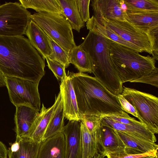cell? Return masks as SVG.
<instances>
[{
	"mask_svg": "<svg viewBox=\"0 0 158 158\" xmlns=\"http://www.w3.org/2000/svg\"><path fill=\"white\" fill-rule=\"evenodd\" d=\"M45 60L23 36L0 35V71L39 83L45 75Z\"/></svg>",
	"mask_w": 158,
	"mask_h": 158,
	"instance_id": "6da1fadb",
	"label": "cell"
},
{
	"mask_svg": "<svg viewBox=\"0 0 158 158\" xmlns=\"http://www.w3.org/2000/svg\"><path fill=\"white\" fill-rule=\"evenodd\" d=\"M68 73L71 79L80 115L129 116L122 109L117 96L95 77L80 72Z\"/></svg>",
	"mask_w": 158,
	"mask_h": 158,
	"instance_id": "7a4b0ae2",
	"label": "cell"
},
{
	"mask_svg": "<svg viewBox=\"0 0 158 158\" xmlns=\"http://www.w3.org/2000/svg\"><path fill=\"white\" fill-rule=\"evenodd\" d=\"M90 60L92 73L95 77L111 93L121 94L123 84L112 64L109 50V39L99 33L89 30L80 44Z\"/></svg>",
	"mask_w": 158,
	"mask_h": 158,
	"instance_id": "3957f363",
	"label": "cell"
},
{
	"mask_svg": "<svg viewBox=\"0 0 158 158\" xmlns=\"http://www.w3.org/2000/svg\"><path fill=\"white\" fill-rule=\"evenodd\" d=\"M109 50L112 66L123 84L139 78L156 67V61L152 57L142 55L109 39Z\"/></svg>",
	"mask_w": 158,
	"mask_h": 158,
	"instance_id": "277c9868",
	"label": "cell"
},
{
	"mask_svg": "<svg viewBox=\"0 0 158 158\" xmlns=\"http://www.w3.org/2000/svg\"><path fill=\"white\" fill-rule=\"evenodd\" d=\"M31 18L67 52L77 46L73 29L63 15L40 12L31 15Z\"/></svg>",
	"mask_w": 158,
	"mask_h": 158,
	"instance_id": "5b68a950",
	"label": "cell"
},
{
	"mask_svg": "<svg viewBox=\"0 0 158 158\" xmlns=\"http://www.w3.org/2000/svg\"><path fill=\"white\" fill-rule=\"evenodd\" d=\"M135 109L138 119L152 133H158V98L152 94L123 86L121 94Z\"/></svg>",
	"mask_w": 158,
	"mask_h": 158,
	"instance_id": "8992f818",
	"label": "cell"
},
{
	"mask_svg": "<svg viewBox=\"0 0 158 158\" xmlns=\"http://www.w3.org/2000/svg\"><path fill=\"white\" fill-rule=\"evenodd\" d=\"M31 13L17 2L0 5V35L15 36L25 34Z\"/></svg>",
	"mask_w": 158,
	"mask_h": 158,
	"instance_id": "52a82bcc",
	"label": "cell"
},
{
	"mask_svg": "<svg viewBox=\"0 0 158 158\" xmlns=\"http://www.w3.org/2000/svg\"><path fill=\"white\" fill-rule=\"evenodd\" d=\"M96 20L100 24L110 28L124 40L134 44L142 52L152 55L155 42L158 41V36L153 37L136 28L126 20L105 19Z\"/></svg>",
	"mask_w": 158,
	"mask_h": 158,
	"instance_id": "ba28073f",
	"label": "cell"
},
{
	"mask_svg": "<svg viewBox=\"0 0 158 158\" xmlns=\"http://www.w3.org/2000/svg\"><path fill=\"white\" fill-rule=\"evenodd\" d=\"M5 82L10 101L15 107L27 106L40 112L41 101L39 83L10 77H5Z\"/></svg>",
	"mask_w": 158,
	"mask_h": 158,
	"instance_id": "9c48e42d",
	"label": "cell"
},
{
	"mask_svg": "<svg viewBox=\"0 0 158 158\" xmlns=\"http://www.w3.org/2000/svg\"><path fill=\"white\" fill-rule=\"evenodd\" d=\"M96 20L102 19L126 21L127 8L123 0H91Z\"/></svg>",
	"mask_w": 158,
	"mask_h": 158,
	"instance_id": "30bf717a",
	"label": "cell"
},
{
	"mask_svg": "<svg viewBox=\"0 0 158 158\" xmlns=\"http://www.w3.org/2000/svg\"><path fill=\"white\" fill-rule=\"evenodd\" d=\"M96 136L98 153L105 156L108 154L126 153L125 145L114 129L100 123Z\"/></svg>",
	"mask_w": 158,
	"mask_h": 158,
	"instance_id": "8fae6325",
	"label": "cell"
},
{
	"mask_svg": "<svg viewBox=\"0 0 158 158\" xmlns=\"http://www.w3.org/2000/svg\"><path fill=\"white\" fill-rule=\"evenodd\" d=\"M62 133L65 138L64 158H82L81 121H69Z\"/></svg>",
	"mask_w": 158,
	"mask_h": 158,
	"instance_id": "7c38bea8",
	"label": "cell"
},
{
	"mask_svg": "<svg viewBox=\"0 0 158 158\" xmlns=\"http://www.w3.org/2000/svg\"><path fill=\"white\" fill-rule=\"evenodd\" d=\"M61 99V95L60 91L57 96H55L54 103L51 107L46 108L42 103L40 110L29 131L27 138L40 143L43 141L48 124Z\"/></svg>",
	"mask_w": 158,
	"mask_h": 158,
	"instance_id": "4fadbf2b",
	"label": "cell"
},
{
	"mask_svg": "<svg viewBox=\"0 0 158 158\" xmlns=\"http://www.w3.org/2000/svg\"><path fill=\"white\" fill-rule=\"evenodd\" d=\"M63 100L64 117L69 121H80L76 97L70 77L66 75L60 86Z\"/></svg>",
	"mask_w": 158,
	"mask_h": 158,
	"instance_id": "5bb4252c",
	"label": "cell"
},
{
	"mask_svg": "<svg viewBox=\"0 0 158 158\" xmlns=\"http://www.w3.org/2000/svg\"><path fill=\"white\" fill-rule=\"evenodd\" d=\"M100 117L101 126H108L115 130L152 143H155L156 141L155 134L143 123L138 125L126 124L105 116Z\"/></svg>",
	"mask_w": 158,
	"mask_h": 158,
	"instance_id": "9a60e30c",
	"label": "cell"
},
{
	"mask_svg": "<svg viewBox=\"0 0 158 158\" xmlns=\"http://www.w3.org/2000/svg\"><path fill=\"white\" fill-rule=\"evenodd\" d=\"M16 108L14 118L16 138H27L29 131L40 112L26 106H19Z\"/></svg>",
	"mask_w": 158,
	"mask_h": 158,
	"instance_id": "2e32d148",
	"label": "cell"
},
{
	"mask_svg": "<svg viewBox=\"0 0 158 158\" xmlns=\"http://www.w3.org/2000/svg\"><path fill=\"white\" fill-rule=\"evenodd\" d=\"M41 143L29 138H16L15 142L8 149V157L37 158Z\"/></svg>",
	"mask_w": 158,
	"mask_h": 158,
	"instance_id": "e0dca14e",
	"label": "cell"
},
{
	"mask_svg": "<svg viewBox=\"0 0 158 158\" xmlns=\"http://www.w3.org/2000/svg\"><path fill=\"white\" fill-rule=\"evenodd\" d=\"M126 20L136 28L150 34L158 31V12H126Z\"/></svg>",
	"mask_w": 158,
	"mask_h": 158,
	"instance_id": "ac0fdd59",
	"label": "cell"
},
{
	"mask_svg": "<svg viewBox=\"0 0 158 158\" xmlns=\"http://www.w3.org/2000/svg\"><path fill=\"white\" fill-rule=\"evenodd\" d=\"M25 34L32 46L45 60L50 53L47 35L40 27L32 19L30 21Z\"/></svg>",
	"mask_w": 158,
	"mask_h": 158,
	"instance_id": "d6986e66",
	"label": "cell"
},
{
	"mask_svg": "<svg viewBox=\"0 0 158 158\" xmlns=\"http://www.w3.org/2000/svg\"><path fill=\"white\" fill-rule=\"evenodd\" d=\"M65 138L62 132L42 141L37 158H64Z\"/></svg>",
	"mask_w": 158,
	"mask_h": 158,
	"instance_id": "ffe728a7",
	"label": "cell"
},
{
	"mask_svg": "<svg viewBox=\"0 0 158 158\" xmlns=\"http://www.w3.org/2000/svg\"><path fill=\"white\" fill-rule=\"evenodd\" d=\"M67 20L73 29L78 32L85 25L79 13L76 0H57Z\"/></svg>",
	"mask_w": 158,
	"mask_h": 158,
	"instance_id": "44dd1931",
	"label": "cell"
},
{
	"mask_svg": "<svg viewBox=\"0 0 158 158\" xmlns=\"http://www.w3.org/2000/svg\"><path fill=\"white\" fill-rule=\"evenodd\" d=\"M87 29L99 33L102 35L122 45L135 50L139 52L141 51L134 44L126 41L110 28L98 23L93 15L86 22Z\"/></svg>",
	"mask_w": 158,
	"mask_h": 158,
	"instance_id": "7402d4cb",
	"label": "cell"
},
{
	"mask_svg": "<svg viewBox=\"0 0 158 158\" xmlns=\"http://www.w3.org/2000/svg\"><path fill=\"white\" fill-rule=\"evenodd\" d=\"M115 131L124 143L125 147L140 151L143 153L158 150V145L155 143L148 141L122 132Z\"/></svg>",
	"mask_w": 158,
	"mask_h": 158,
	"instance_id": "603a6c76",
	"label": "cell"
},
{
	"mask_svg": "<svg viewBox=\"0 0 158 158\" xmlns=\"http://www.w3.org/2000/svg\"><path fill=\"white\" fill-rule=\"evenodd\" d=\"M25 9H32L38 13L46 12L63 15L57 0H19Z\"/></svg>",
	"mask_w": 158,
	"mask_h": 158,
	"instance_id": "cb8c5ba5",
	"label": "cell"
},
{
	"mask_svg": "<svg viewBox=\"0 0 158 158\" xmlns=\"http://www.w3.org/2000/svg\"><path fill=\"white\" fill-rule=\"evenodd\" d=\"M64 107L61 97L60 102L53 113L46 128L43 141L62 132L64 126Z\"/></svg>",
	"mask_w": 158,
	"mask_h": 158,
	"instance_id": "d4e9b609",
	"label": "cell"
},
{
	"mask_svg": "<svg viewBox=\"0 0 158 158\" xmlns=\"http://www.w3.org/2000/svg\"><path fill=\"white\" fill-rule=\"evenodd\" d=\"M70 63L81 73H92L91 63L85 51L80 45L76 46L69 53Z\"/></svg>",
	"mask_w": 158,
	"mask_h": 158,
	"instance_id": "484cf974",
	"label": "cell"
},
{
	"mask_svg": "<svg viewBox=\"0 0 158 158\" xmlns=\"http://www.w3.org/2000/svg\"><path fill=\"white\" fill-rule=\"evenodd\" d=\"M96 132L91 134L81 121L82 158H92L98 153Z\"/></svg>",
	"mask_w": 158,
	"mask_h": 158,
	"instance_id": "4316f807",
	"label": "cell"
},
{
	"mask_svg": "<svg viewBox=\"0 0 158 158\" xmlns=\"http://www.w3.org/2000/svg\"><path fill=\"white\" fill-rule=\"evenodd\" d=\"M127 11L133 13L158 12V0H123Z\"/></svg>",
	"mask_w": 158,
	"mask_h": 158,
	"instance_id": "83f0119b",
	"label": "cell"
},
{
	"mask_svg": "<svg viewBox=\"0 0 158 158\" xmlns=\"http://www.w3.org/2000/svg\"><path fill=\"white\" fill-rule=\"evenodd\" d=\"M47 35L50 49V53L48 57L61 64L65 68H68L70 64L69 53L48 35Z\"/></svg>",
	"mask_w": 158,
	"mask_h": 158,
	"instance_id": "f1b7e54d",
	"label": "cell"
},
{
	"mask_svg": "<svg viewBox=\"0 0 158 158\" xmlns=\"http://www.w3.org/2000/svg\"><path fill=\"white\" fill-rule=\"evenodd\" d=\"M80 121L92 134L95 133L100 125V117L91 115H80Z\"/></svg>",
	"mask_w": 158,
	"mask_h": 158,
	"instance_id": "f546056e",
	"label": "cell"
},
{
	"mask_svg": "<svg viewBox=\"0 0 158 158\" xmlns=\"http://www.w3.org/2000/svg\"><path fill=\"white\" fill-rule=\"evenodd\" d=\"M45 59L49 69L52 71L57 79L61 81L66 75L65 66L48 57L46 58Z\"/></svg>",
	"mask_w": 158,
	"mask_h": 158,
	"instance_id": "4dcf8cb0",
	"label": "cell"
},
{
	"mask_svg": "<svg viewBox=\"0 0 158 158\" xmlns=\"http://www.w3.org/2000/svg\"><path fill=\"white\" fill-rule=\"evenodd\" d=\"M130 82L144 83L158 87V69L156 67L155 69L150 73L139 78L131 81Z\"/></svg>",
	"mask_w": 158,
	"mask_h": 158,
	"instance_id": "1f68e13d",
	"label": "cell"
},
{
	"mask_svg": "<svg viewBox=\"0 0 158 158\" xmlns=\"http://www.w3.org/2000/svg\"><path fill=\"white\" fill-rule=\"evenodd\" d=\"M90 0H76L79 13L83 21L86 22L89 19V10Z\"/></svg>",
	"mask_w": 158,
	"mask_h": 158,
	"instance_id": "d6a6232c",
	"label": "cell"
},
{
	"mask_svg": "<svg viewBox=\"0 0 158 158\" xmlns=\"http://www.w3.org/2000/svg\"><path fill=\"white\" fill-rule=\"evenodd\" d=\"M151 156L155 158H158L157 150L143 154L134 155H128L125 153H111L106 155L107 158H138L143 156Z\"/></svg>",
	"mask_w": 158,
	"mask_h": 158,
	"instance_id": "836d02e7",
	"label": "cell"
},
{
	"mask_svg": "<svg viewBox=\"0 0 158 158\" xmlns=\"http://www.w3.org/2000/svg\"><path fill=\"white\" fill-rule=\"evenodd\" d=\"M117 96L123 111L131 114L138 118L137 114L134 107L121 94Z\"/></svg>",
	"mask_w": 158,
	"mask_h": 158,
	"instance_id": "e575fe53",
	"label": "cell"
},
{
	"mask_svg": "<svg viewBox=\"0 0 158 158\" xmlns=\"http://www.w3.org/2000/svg\"><path fill=\"white\" fill-rule=\"evenodd\" d=\"M104 116L126 124L138 125L142 123L140 121L136 120L134 118L131 117L129 115L127 117H122L116 115H109Z\"/></svg>",
	"mask_w": 158,
	"mask_h": 158,
	"instance_id": "d590c367",
	"label": "cell"
},
{
	"mask_svg": "<svg viewBox=\"0 0 158 158\" xmlns=\"http://www.w3.org/2000/svg\"><path fill=\"white\" fill-rule=\"evenodd\" d=\"M8 149L5 145L0 141V158H7Z\"/></svg>",
	"mask_w": 158,
	"mask_h": 158,
	"instance_id": "8d00e7d4",
	"label": "cell"
},
{
	"mask_svg": "<svg viewBox=\"0 0 158 158\" xmlns=\"http://www.w3.org/2000/svg\"><path fill=\"white\" fill-rule=\"evenodd\" d=\"M6 86L5 77L0 71V87Z\"/></svg>",
	"mask_w": 158,
	"mask_h": 158,
	"instance_id": "74e56055",
	"label": "cell"
},
{
	"mask_svg": "<svg viewBox=\"0 0 158 158\" xmlns=\"http://www.w3.org/2000/svg\"><path fill=\"white\" fill-rule=\"evenodd\" d=\"M105 157L103 155L98 153L96 154L92 158H104Z\"/></svg>",
	"mask_w": 158,
	"mask_h": 158,
	"instance_id": "f35d334b",
	"label": "cell"
},
{
	"mask_svg": "<svg viewBox=\"0 0 158 158\" xmlns=\"http://www.w3.org/2000/svg\"><path fill=\"white\" fill-rule=\"evenodd\" d=\"M138 158H155L154 156H147L140 157Z\"/></svg>",
	"mask_w": 158,
	"mask_h": 158,
	"instance_id": "ab89813d",
	"label": "cell"
},
{
	"mask_svg": "<svg viewBox=\"0 0 158 158\" xmlns=\"http://www.w3.org/2000/svg\"></svg>",
	"mask_w": 158,
	"mask_h": 158,
	"instance_id": "60d3db41",
	"label": "cell"
}]
</instances>
